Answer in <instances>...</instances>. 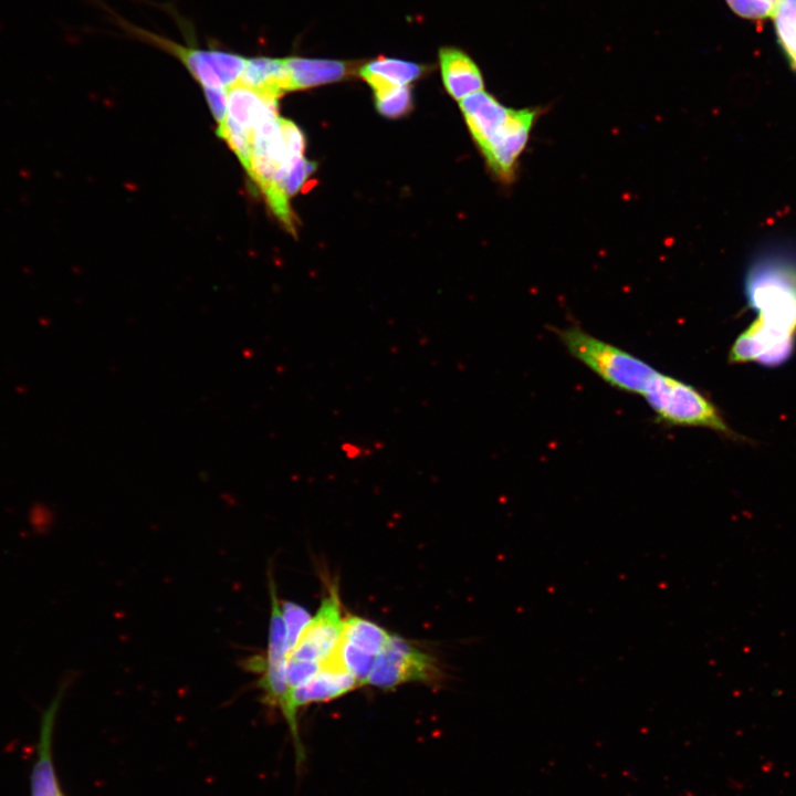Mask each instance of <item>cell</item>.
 I'll use <instances>...</instances> for the list:
<instances>
[{"mask_svg": "<svg viewBox=\"0 0 796 796\" xmlns=\"http://www.w3.org/2000/svg\"><path fill=\"white\" fill-rule=\"evenodd\" d=\"M744 291L756 320L734 341L732 364L776 367L786 363L796 345V262L765 256L747 271Z\"/></svg>", "mask_w": 796, "mask_h": 796, "instance_id": "cell-1", "label": "cell"}, {"mask_svg": "<svg viewBox=\"0 0 796 796\" xmlns=\"http://www.w3.org/2000/svg\"><path fill=\"white\" fill-rule=\"evenodd\" d=\"M567 352L611 387L642 396L660 373L639 357L578 326L555 329Z\"/></svg>", "mask_w": 796, "mask_h": 796, "instance_id": "cell-2", "label": "cell"}, {"mask_svg": "<svg viewBox=\"0 0 796 796\" xmlns=\"http://www.w3.org/2000/svg\"><path fill=\"white\" fill-rule=\"evenodd\" d=\"M642 397L663 425L706 428L733 440L742 439L706 396L678 378L659 373Z\"/></svg>", "mask_w": 796, "mask_h": 796, "instance_id": "cell-3", "label": "cell"}, {"mask_svg": "<svg viewBox=\"0 0 796 796\" xmlns=\"http://www.w3.org/2000/svg\"><path fill=\"white\" fill-rule=\"evenodd\" d=\"M134 36L158 46L179 60L202 88L228 90L235 84L245 66L240 54L216 49L186 46L153 32L125 24Z\"/></svg>", "mask_w": 796, "mask_h": 796, "instance_id": "cell-4", "label": "cell"}, {"mask_svg": "<svg viewBox=\"0 0 796 796\" xmlns=\"http://www.w3.org/2000/svg\"><path fill=\"white\" fill-rule=\"evenodd\" d=\"M440 671L434 658L400 636L391 635L377 656L366 684L392 690L407 682H432Z\"/></svg>", "mask_w": 796, "mask_h": 796, "instance_id": "cell-5", "label": "cell"}, {"mask_svg": "<svg viewBox=\"0 0 796 796\" xmlns=\"http://www.w3.org/2000/svg\"><path fill=\"white\" fill-rule=\"evenodd\" d=\"M357 687H359L358 682L348 672L321 667L314 677L287 692L280 711L290 729L298 763H302L305 756L298 732V710L312 703L337 699Z\"/></svg>", "mask_w": 796, "mask_h": 796, "instance_id": "cell-6", "label": "cell"}, {"mask_svg": "<svg viewBox=\"0 0 796 796\" xmlns=\"http://www.w3.org/2000/svg\"><path fill=\"white\" fill-rule=\"evenodd\" d=\"M341 601L336 588H332L304 629L287 659L323 663L337 648L344 629Z\"/></svg>", "mask_w": 796, "mask_h": 796, "instance_id": "cell-7", "label": "cell"}, {"mask_svg": "<svg viewBox=\"0 0 796 796\" xmlns=\"http://www.w3.org/2000/svg\"><path fill=\"white\" fill-rule=\"evenodd\" d=\"M538 108L512 109L500 129L482 149L491 170L503 181H511L519 157L524 150Z\"/></svg>", "mask_w": 796, "mask_h": 796, "instance_id": "cell-8", "label": "cell"}, {"mask_svg": "<svg viewBox=\"0 0 796 796\" xmlns=\"http://www.w3.org/2000/svg\"><path fill=\"white\" fill-rule=\"evenodd\" d=\"M70 680H63L41 716L36 758L31 772V796H63L53 762V731Z\"/></svg>", "mask_w": 796, "mask_h": 796, "instance_id": "cell-9", "label": "cell"}, {"mask_svg": "<svg viewBox=\"0 0 796 796\" xmlns=\"http://www.w3.org/2000/svg\"><path fill=\"white\" fill-rule=\"evenodd\" d=\"M460 108L473 139L482 150L506 121L511 108L483 91L463 97Z\"/></svg>", "mask_w": 796, "mask_h": 796, "instance_id": "cell-10", "label": "cell"}, {"mask_svg": "<svg viewBox=\"0 0 796 796\" xmlns=\"http://www.w3.org/2000/svg\"><path fill=\"white\" fill-rule=\"evenodd\" d=\"M439 62L443 84L455 100L483 90V77L478 65L463 51L450 46L441 48Z\"/></svg>", "mask_w": 796, "mask_h": 796, "instance_id": "cell-11", "label": "cell"}, {"mask_svg": "<svg viewBox=\"0 0 796 796\" xmlns=\"http://www.w3.org/2000/svg\"><path fill=\"white\" fill-rule=\"evenodd\" d=\"M284 62L290 91L336 82L348 73V64L343 61L291 56Z\"/></svg>", "mask_w": 796, "mask_h": 796, "instance_id": "cell-12", "label": "cell"}, {"mask_svg": "<svg viewBox=\"0 0 796 796\" xmlns=\"http://www.w3.org/2000/svg\"><path fill=\"white\" fill-rule=\"evenodd\" d=\"M238 83L277 100L290 91L284 59L268 56L247 59Z\"/></svg>", "mask_w": 796, "mask_h": 796, "instance_id": "cell-13", "label": "cell"}, {"mask_svg": "<svg viewBox=\"0 0 796 796\" xmlns=\"http://www.w3.org/2000/svg\"><path fill=\"white\" fill-rule=\"evenodd\" d=\"M390 636L389 631L368 619L358 616L344 619L343 640L373 654L378 656L384 650Z\"/></svg>", "mask_w": 796, "mask_h": 796, "instance_id": "cell-14", "label": "cell"}, {"mask_svg": "<svg viewBox=\"0 0 796 796\" xmlns=\"http://www.w3.org/2000/svg\"><path fill=\"white\" fill-rule=\"evenodd\" d=\"M375 94L377 111L386 117H400L412 107L410 88L407 85H396L375 76H365Z\"/></svg>", "mask_w": 796, "mask_h": 796, "instance_id": "cell-15", "label": "cell"}, {"mask_svg": "<svg viewBox=\"0 0 796 796\" xmlns=\"http://www.w3.org/2000/svg\"><path fill=\"white\" fill-rule=\"evenodd\" d=\"M425 72V65L383 56L368 62L359 71L362 77L375 76L396 85H407Z\"/></svg>", "mask_w": 796, "mask_h": 796, "instance_id": "cell-16", "label": "cell"}, {"mask_svg": "<svg viewBox=\"0 0 796 796\" xmlns=\"http://www.w3.org/2000/svg\"><path fill=\"white\" fill-rule=\"evenodd\" d=\"M772 18L778 42L796 70V0H776Z\"/></svg>", "mask_w": 796, "mask_h": 796, "instance_id": "cell-17", "label": "cell"}, {"mask_svg": "<svg viewBox=\"0 0 796 796\" xmlns=\"http://www.w3.org/2000/svg\"><path fill=\"white\" fill-rule=\"evenodd\" d=\"M217 135L229 144L242 166L248 170L252 156V134L227 117L223 123L219 124Z\"/></svg>", "mask_w": 796, "mask_h": 796, "instance_id": "cell-18", "label": "cell"}, {"mask_svg": "<svg viewBox=\"0 0 796 796\" xmlns=\"http://www.w3.org/2000/svg\"><path fill=\"white\" fill-rule=\"evenodd\" d=\"M281 610L286 628V646L290 654L311 621L312 616L304 607L289 600L281 603Z\"/></svg>", "mask_w": 796, "mask_h": 796, "instance_id": "cell-19", "label": "cell"}, {"mask_svg": "<svg viewBox=\"0 0 796 796\" xmlns=\"http://www.w3.org/2000/svg\"><path fill=\"white\" fill-rule=\"evenodd\" d=\"M725 2L740 18L760 21L772 17L776 0H725Z\"/></svg>", "mask_w": 796, "mask_h": 796, "instance_id": "cell-20", "label": "cell"}, {"mask_svg": "<svg viewBox=\"0 0 796 796\" xmlns=\"http://www.w3.org/2000/svg\"><path fill=\"white\" fill-rule=\"evenodd\" d=\"M320 669L321 663L318 662L287 659L285 663V678L289 691L310 680Z\"/></svg>", "mask_w": 796, "mask_h": 796, "instance_id": "cell-21", "label": "cell"}, {"mask_svg": "<svg viewBox=\"0 0 796 796\" xmlns=\"http://www.w3.org/2000/svg\"><path fill=\"white\" fill-rule=\"evenodd\" d=\"M280 128L289 151L295 157L303 156L305 137L301 129L293 122L285 118H280Z\"/></svg>", "mask_w": 796, "mask_h": 796, "instance_id": "cell-22", "label": "cell"}, {"mask_svg": "<svg viewBox=\"0 0 796 796\" xmlns=\"http://www.w3.org/2000/svg\"><path fill=\"white\" fill-rule=\"evenodd\" d=\"M203 93L214 119L221 124L227 118L228 98L224 88H203Z\"/></svg>", "mask_w": 796, "mask_h": 796, "instance_id": "cell-23", "label": "cell"}]
</instances>
